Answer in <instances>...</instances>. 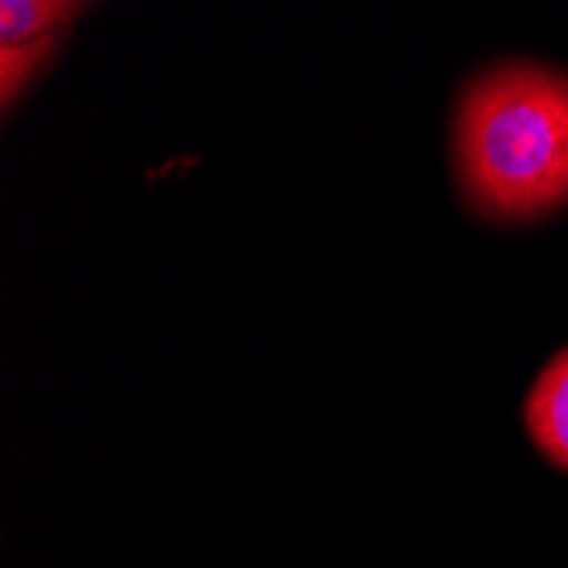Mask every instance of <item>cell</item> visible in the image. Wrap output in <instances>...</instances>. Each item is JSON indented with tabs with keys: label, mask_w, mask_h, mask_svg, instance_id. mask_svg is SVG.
<instances>
[{
	"label": "cell",
	"mask_w": 568,
	"mask_h": 568,
	"mask_svg": "<svg viewBox=\"0 0 568 568\" xmlns=\"http://www.w3.org/2000/svg\"><path fill=\"white\" fill-rule=\"evenodd\" d=\"M453 153L470 204L528 222L568 204V75L507 62L463 92Z\"/></svg>",
	"instance_id": "obj_1"
},
{
	"label": "cell",
	"mask_w": 568,
	"mask_h": 568,
	"mask_svg": "<svg viewBox=\"0 0 568 568\" xmlns=\"http://www.w3.org/2000/svg\"><path fill=\"white\" fill-rule=\"evenodd\" d=\"M79 11V4H62V0H8L0 4V44L44 31H65Z\"/></svg>",
	"instance_id": "obj_3"
},
{
	"label": "cell",
	"mask_w": 568,
	"mask_h": 568,
	"mask_svg": "<svg viewBox=\"0 0 568 568\" xmlns=\"http://www.w3.org/2000/svg\"><path fill=\"white\" fill-rule=\"evenodd\" d=\"M525 423L535 446L568 474V347L555 354L525 402Z\"/></svg>",
	"instance_id": "obj_2"
}]
</instances>
